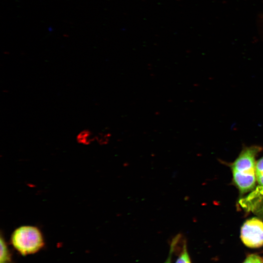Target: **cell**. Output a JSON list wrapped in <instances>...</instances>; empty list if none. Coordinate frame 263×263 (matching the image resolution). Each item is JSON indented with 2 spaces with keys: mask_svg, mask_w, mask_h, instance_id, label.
Listing matches in <instances>:
<instances>
[{
  "mask_svg": "<svg viewBox=\"0 0 263 263\" xmlns=\"http://www.w3.org/2000/svg\"><path fill=\"white\" fill-rule=\"evenodd\" d=\"M91 136V132L88 130H84L81 131L77 136V139L81 142L86 143L89 141V138Z\"/></svg>",
  "mask_w": 263,
  "mask_h": 263,
  "instance_id": "cell-8",
  "label": "cell"
},
{
  "mask_svg": "<svg viewBox=\"0 0 263 263\" xmlns=\"http://www.w3.org/2000/svg\"><path fill=\"white\" fill-rule=\"evenodd\" d=\"M261 148L257 146L244 148L232 165L234 183L242 192L252 189L255 185V157Z\"/></svg>",
  "mask_w": 263,
  "mask_h": 263,
  "instance_id": "cell-1",
  "label": "cell"
},
{
  "mask_svg": "<svg viewBox=\"0 0 263 263\" xmlns=\"http://www.w3.org/2000/svg\"><path fill=\"white\" fill-rule=\"evenodd\" d=\"M11 242L15 248L22 255L36 253L44 245L40 231L36 227L21 226L12 233Z\"/></svg>",
  "mask_w": 263,
  "mask_h": 263,
  "instance_id": "cell-2",
  "label": "cell"
},
{
  "mask_svg": "<svg viewBox=\"0 0 263 263\" xmlns=\"http://www.w3.org/2000/svg\"><path fill=\"white\" fill-rule=\"evenodd\" d=\"M11 258L7 245L2 238L0 237V263H11Z\"/></svg>",
  "mask_w": 263,
  "mask_h": 263,
  "instance_id": "cell-4",
  "label": "cell"
},
{
  "mask_svg": "<svg viewBox=\"0 0 263 263\" xmlns=\"http://www.w3.org/2000/svg\"><path fill=\"white\" fill-rule=\"evenodd\" d=\"M255 172L258 183L263 187V157L256 162Z\"/></svg>",
  "mask_w": 263,
  "mask_h": 263,
  "instance_id": "cell-6",
  "label": "cell"
},
{
  "mask_svg": "<svg viewBox=\"0 0 263 263\" xmlns=\"http://www.w3.org/2000/svg\"><path fill=\"white\" fill-rule=\"evenodd\" d=\"M243 263H263L262 259L257 255H249Z\"/></svg>",
  "mask_w": 263,
  "mask_h": 263,
  "instance_id": "cell-9",
  "label": "cell"
},
{
  "mask_svg": "<svg viewBox=\"0 0 263 263\" xmlns=\"http://www.w3.org/2000/svg\"><path fill=\"white\" fill-rule=\"evenodd\" d=\"M175 263H191L190 257L187 250L185 240H184L183 243L182 251Z\"/></svg>",
  "mask_w": 263,
  "mask_h": 263,
  "instance_id": "cell-5",
  "label": "cell"
},
{
  "mask_svg": "<svg viewBox=\"0 0 263 263\" xmlns=\"http://www.w3.org/2000/svg\"><path fill=\"white\" fill-rule=\"evenodd\" d=\"M241 238L243 243L251 248L263 245V222L255 218L247 220L241 230Z\"/></svg>",
  "mask_w": 263,
  "mask_h": 263,
  "instance_id": "cell-3",
  "label": "cell"
},
{
  "mask_svg": "<svg viewBox=\"0 0 263 263\" xmlns=\"http://www.w3.org/2000/svg\"><path fill=\"white\" fill-rule=\"evenodd\" d=\"M181 236H182V235L181 234H178L177 235H176L172 240V241L170 244V250H169V256L167 260L164 263H171V259L172 253L173 252L174 249H175V248L177 246Z\"/></svg>",
  "mask_w": 263,
  "mask_h": 263,
  "instance_id": "cell-7",
  "label": "cell"
}]
</instances>
